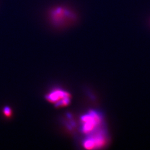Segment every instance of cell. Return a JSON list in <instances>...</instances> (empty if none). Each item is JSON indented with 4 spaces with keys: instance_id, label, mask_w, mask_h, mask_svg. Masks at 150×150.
Listing matches in <instances>:
<instances>
[{
    "instance_id": "cell-3",
    "label": "cell",
    "mask_w": 150,
    "mask_h": 150,
    "mask_svg": "<svg viewBox=\"0 0 150 150\" xmlns=\"http://www.w3.org/2000/svg\"><path fill=\"white\" fill-rule=\"evenodd\" d=\"M109 136L106 128L103 127L90 134L85 136L82 145L87 150H96L102 149L106 146Z\"/></svg>"
},
{
    "instance_id": "cell-1",
    "label": "cell",
    "mask_w": 150,
    "mask_h": 150,
    "mask_svg": "<svg viewBox=\"0 0 150 150\" xmlns=\"http://www.w3.org/2000/svg\"><path fill=\"white\" fill-rule=\"evenodd\" d=\"M46 16L49 24L56 29H64L75 25L79 20L77 11L70 6L57 4L47 9Z\"/></svg>"
},
{
    "instance_id": "cell-5",
    "label": "cell",
    "mask_w": 150,
    "mask_h": 150,
    "mask_svg": "<svg viewBox=\"0 0 150 150\" xmlns=\"http://www.w3.org/2000/svg\"><path fill=\"white\" fill-rule=\"evenodd\" d=\"M3 112L4 115L7 117H11L12 115V110H11V108L8 106H6L4 107V110H3Z\"/></svg>"
},
{
    "instance_id": "cell-4",
    "label": "cell",
    "mask_w": 150,
    "mask_h": 150,
    "mask_svg": "<svg viewBox=\"0 0 150 150\" xmlns=\"http://www.w3.org/2000/svg\"><path fill=\"white\" fill-rule=\"evenodd\" d=\"M71 98L70 93L61 88H54L46 96L48 102L53 103L57 107L68 106L71 102Z\"/></svg>"
},
{
    "instance_id": "cell-2",
    "label": "cell",
    "mask_w": 150,
    "mask_h": 150,
    "mask_svg": "<svg viewBox=\"0 0 150 150\" xmlns=\"http://www.w3.org/2000/svg\"><path fill=\"white\" fill-rule=\"evenodd\" d=\"M104 126L103 116L96 110H90L81 117V131L85 136Z\"/></svg>"
}]
</instances>
